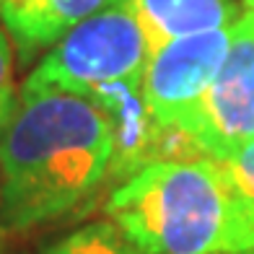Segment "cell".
<instances>
[{
  "label": "cell",
  "instance_id": "1",
  "mask_svg": "<svg viewBox=\"0 0 254 254\" xmlns=\"http://www.w3.org/2000/svg\"><path fill=\"white\" fill-rule=\"evenodd\" d=\"M112 127L91 99L21 88L0 132V226L26 231L91 197L112 169Z\"/></svg>",
  "mask_w": 254,
  "mask_h": 254
},
{
  "label": "cell",
  "instance_id": "2",
  "mask_svg": "<svg viewBox=\"0 0 254 254\" xmlns=\"http://www.w3.org/2000/svg\"><path fill=\"white\" fill-rule=\"evenodd\" d=\"M107 215L145 254H241L254 221L215 158L156 161L125 179Z\"/></svg>",
  "mask_w": 254,
  "mask_h": 254
},
{
  "label": "cell",
  "instance_id": "3",
  "mask_svg": "<svg viewBox=\"0 0 254 254\" xmlns=\"http://www.w3.org/2000/svg\"><path fill=\"white\" fill-rule=\"evenodd\" d=\"M148 60L151 50L135 13L117 3L57 39L31 70L24 88L67 91L88 99L112 83H143Z\"/></svg>",
  "mask_w": 254,
  "mask_h": 254
},
{
  "label": "cell",
  "instance_id": "4",
  "mask_svg": "<svg viewBox=\"0 0 254 254\" xmlns=\"http://www.w3.org/2000/svg\"><path fill=\"white\" fill-rule=\"evenodd\" d=\"M184 132L215 161L254 140V10L234 24L228 52Z\"/></svg>",
  "mask_w": 254,
  "mask_h": 254
},
{
  "label": "cell",
  "instance_id": "5",
  "mask_svg": "<svg viewBox=\"0 0 254 254\" xmlns=\"http://www.w3.org/2000/svg\"><path fill=\"white\" fill-rule=\"evenodd\" d=\"M234 26L164 44L148 60L143 96L161 127L187 130L228 52Z\"/></svg>",
  "mask_w": 254,
  "mask_h": 254
},
{
  "label": "cell",
  "instance_id": "6",
  "mask_svg": "<svg viewBox=\"0 0 254 254\" xmlns=\"http://www.w3.org/2000/svg\"><path fill=\"white\" fill-rule=\"evenodd\" d=\"M125 0H0V24L24 60L52 47L73 26Z\"/></svg>",
  "mask_w": 254,
  "mask_h": 254
},
{
  "label": "cell",
  "instance_id": "7",
  "mask_svg": "<svg viewBox=\"0 0 254 254\" xmlns=\"http://www.w3.org/2000/svg\"><path fill=\"white\" fill-rule=\"evenodd\" d=\"M125 5L135 13L151 55L174 39L228 29L241 18L236 0H125Z\"/></svg>",
  "mask_w": 254,
  "mask_h": 254
},
{
  "label": "cell",
  "instance_id": "8",
  "mask_svg": "<svg viewBox=\"0 0 254 254\" xmlns=\"http://www.w3.org/2000/svg\"><path fill=\"white\" fill-rule=\"evenodd\" d=\"M37 254H145L125 231L112 221H96L70 231Z\"/></svg>",
  "mask_w": 254,
  "mask_h": 254
},
{
  "label": "cell",
  "instance_id": "9",
  "mask_svg": "<svg viewBox=\"0 0 254 254\" xmlns=\"http://www.w3.org/2000/svg\"><path fill=\"white\" fill-rule=\"evenodd\" d=\"M218 166H221L223 177L228 179L239 202L244 205L247 215L254 221V140L236 148L231 156L221 158Z\"/></svg>",
  "mask_w": 254,
  "mask_h": 254
},
{
  "label": "cell",
  "instance_id": "10",
  "mask_svg": "<svg viewBox=\"0 0 254 254\" xmlns=\"http://www.w3.org/2000/svg\"><path fill=\"white\" fill-rule=\"evenodd\" d=\"M16 83H13V52H10V39L5 29L0 26V132L5 130L10 114L16 109Z\"/></svg>",
  "mask_w": 254,
  "mask_h": 254
},
{
  "label": "cell",
  "instance_id": "11",
  "mask_svg": "<svg viewBox=\"0 0 254 254\" xmlns=\"http://www.w3.org/2000/svg\"><path fill=\"white\" fill-rule=\"evenodd\" d=\"M244 5H247L249 10H254V0H244Z\"/></svg>",
  "mask_w": 254,
  "mask_h": 254
},
{
  "label": "cell",
  "instance_id": "12",
  "mask_svg": "<svg viewBox=\"0 0 254 254\" xmlns=\"http://www.w3.org/2000/svg\"><path fill=\"white\" fill-rule=\"evenodd\" d=\"M241 254H254V247H252V249H247V252H241Z\"/></svg>",
  "mask_w": 254,
  "mask_h": 254
}]
</instances>
